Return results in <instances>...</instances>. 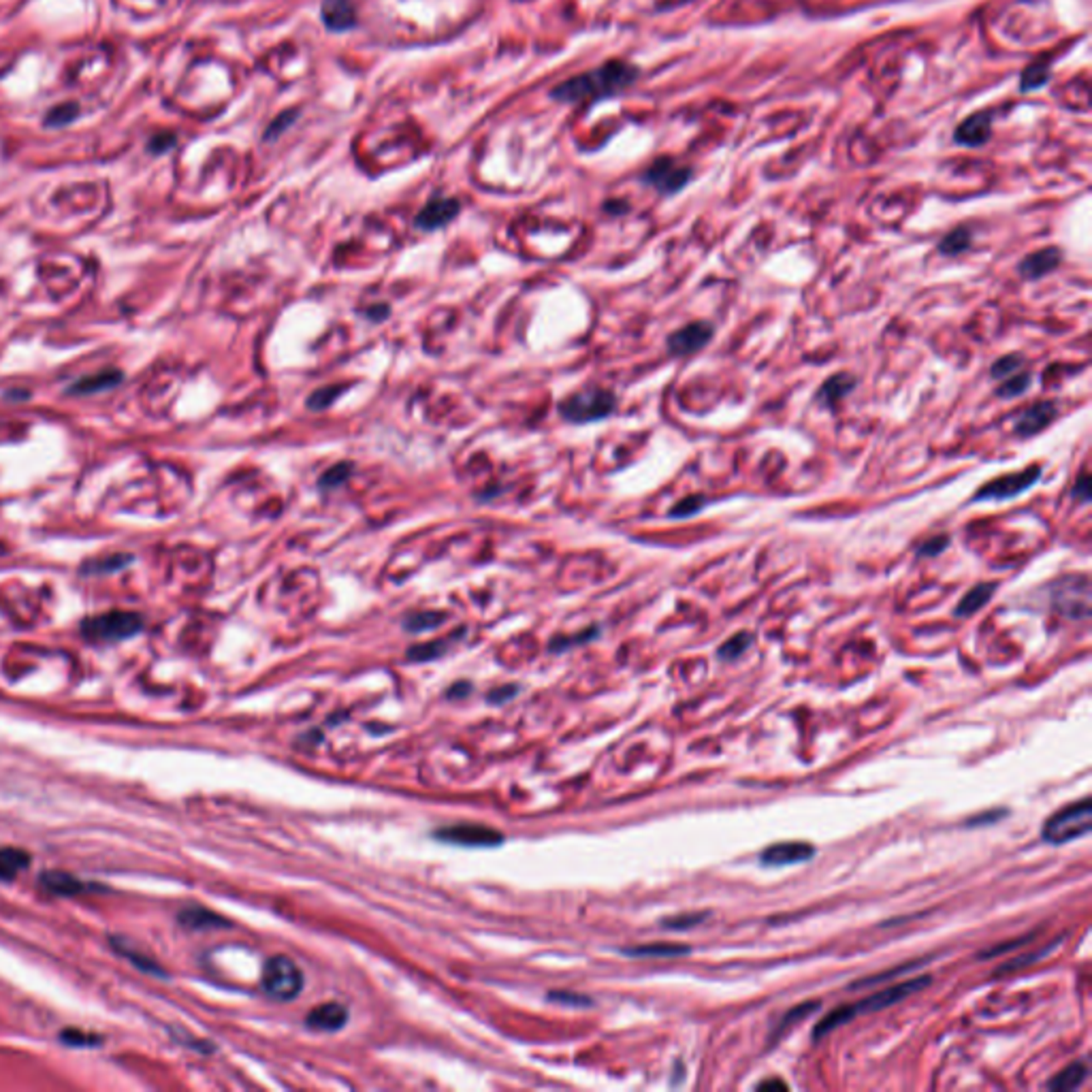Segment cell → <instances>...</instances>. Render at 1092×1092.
Returning <instances> with one entry per match:
<instances>
[{"label":"cell","mask_w":1092,"mask_h":1092,"mask_svg":"<svg viewBox=\"0 0 1092 1092\" xmlns=\"http://www.w3.org/2000/svg\"><path fill=\"white\" fill-rule=\"evenodd\" d=\"M636 79H638V68L623 62V60H610L595 71L576 75V77L559 83L553 90V97L563 102L600 101V98L623 92Z\"/></svg>","instance_id":"cell-1"},{"label":"cell","mask_w":1092,"mask_h":1092,"mask_svg":"<svg viewBox=\"0 0 1092 1092\" xmlns=\"http://www.w3.org/2000/svg\"><path fill=\"white\" fill-rule=\"evenodd\" d=\"M1050 604L1054 613L1067 619L1090 617V578L1086 574H1065L1050 583Z\"/></svg>","instance_id":"cell-2"},{"label":"cell","mask_w":1092,"mask_h":1092,"mask_svg":"<svg viewBox=\"0 0 1092 1092\" xmlns=\"http://www.w3.org/2000/svg\"><path fill=\"white\" fill-rule=\"evenodd\" d=\"M1092 828V802L1084 798L1080 802L1067 805L1045 821L1041 836L1052 845H1063L1086 836Z\"/></svg>","instance_id":"cell-3"},{"label":"cell","mask_w":1092,"mask_h":1092,"mask_svg":"<svg viewBox=\"0 0 1092 1092\" xmlns=\"http://www.w3.org/2000/svg\"><path fill=\"white\" fill-rule=\"evenodd\" d=\"M143 629V617L128 610H112L82 621V634L90 643H117L139 634Z\"/></svg>","instance_id":"cell-4"},{"label":"cell","mask_w":1092,"mask_h":1092,"mask_svg":"<svg viewBox=\"0 0 1092 1092\" xmlns=\"http://www.w3.org/2000/svg\"><path fill=\"white\" fill-rule=\"evenodd\" d=\"M303 970L288 956H271L263 966V990L275 1000H293L303 990Z\"/></svg>","instance_id":"cell-5"},{"label":"cell","mask_w":1092,"mask_h":1092,"mask_svg":"<svg viewBox=\"0 0 1092 1092\" xmlns=\"http://www.w3.org/2000/svg\"><path fill=\"white\" fill-rule=\"evenodd\" d=\"M617 408V397L606 389H591L578 390L574 395L566 397L563 404L559 405V412L563 419L572 423H591V420H602L608 414H613Z\"/></svg>","instance_id":"cell-6"},{"label":"cell","mask_w":1092,"mask_h":1092,"mask_svg":"<svg viewBox=\"0 0 1092 1092\" xmlns=\"http://www.w3.org/2000/svg\"><path fill=\"white\" fill-rule=\"evenodd\" d=\"M1041 474H1044L1041 465H1030V468L1020 469V472H1011L995 478V480H990V483L981 484L977 489L975 495L970 498V504L1005 502V499L1018 498V495H1022V493H1026L1039 483Z\"/></svg>","instance_id":"cell-7"},{"label":"cell","mask_w":1092,"mask_h":1092,"mask_svg":"<svg viewBox=\"0 0 1092 1092\" xmlns=\"http://www.w3.org/2000/svg\"><path fill=\"white\" fill-rule=\"evenodd\" d=\"M931 981H932L931 975H921V977H913V980L902 981V984H896V985H890V988L879 990V992H875V995H871V996H866V999L858 1000L856 1005H849V1007H851V1011H853V1018H856V1015H862V1014H875V1011L887 1010V1007H892V1005L901 1003V1000H905L907 996H911V995H916V992H920V990H924L928 984H931Z\"/></svg>","instance_id":"cell-8"},{"label":"cell","mask_w":1092,"mask_h":1092,"mask_svg":"<svg viewBox=\"0 0 1092 1092\" xmlns=\"http://www.w3.org/2000/svg\"><path fill=\"white\" fill-rule=\"evenodd\" d=\"M693 171L689 166L678 165L674 158L670 156H662L653 162V165H648V169L644 171L643 180L647 181L648 186H653L655 191L659 195H677L681 192L685 186L692 181Z\"/></svg>","instance_id":"cell-9"},{"label":"cell","mask_w":1092,"mask_h":1092,"mask_svg":"<svg viewBox=\"0 0 1092 1092\" xmlns=\"http://www.w3.org/2000/svg\"><path fill=\"white\" fill-rule=\"evenodd\" d=\"M715 337V325L711 320H693L677 329L668 337V352L674 356H692L704 350Z\"/></svg>","instance_id":"cell-10"},{"label":"cell","mask_w":1092,"mask_h":1092,"mask_svg":"<svg viewBox=\"0 0 1092 1092\" xmlns=\"http://www.w3.org/2000/svg\"><path fill=\"white\" fill-rule=\"evenodd\" d=\"M434 836L444 843L465 845V847H495L504 843V834L498 830L478 824H457L435 830Z\"/></svg>","instance_id":"cell-11"},{"label":"cell","mask_w":1092,"mask_h":1092,"mask_svg":"<svg viewBox=\"0 0 1092 1092\" xmlns=\"http://www.w3.org/2000/svg\"><path fill=\"white\" fill-rule=\"evenodd\" d=\"M1056 419H1058L1056 401L1052 400L1037 401V404L1026 405V408L1020 410L1018 414H1015L1014 434L1020 435V438H1035L1037 434L1048 429L1050 424L1056 423Z\"/></svg>","instance_id":"cell-12"},{"label":"cell","mask_w":1092,"mask_h":1092,"mask_svg":"<svg viewBox=\"0 0 1092 1092\" xmlns=\"http://www.w3.org/2000/svg\"><path fill=\"white\" fill-rule=\"evenodd\" d=\"M1063 250L1058 248V246H1048V248L1026 254L1018 263V275L1026 280V282H1037V280L1056 271L1060 263H1063Z\"/></svg>","instance_id":"cell-13"},{"label":"cell","mask_w":1092,"mask_h":1092,"mask_svg":"<svg viewBox=\"0 0 1092 1092\" xmlns=\"http://www.w3.org/2000/svg\"><path fill=\"white\" fill-rule=\"evenodd\" d=\"M813 856H815L813 845L792 841V843H777V845H771V847H766L764 851L760 853V862L762 866L781 868V866H792V864L807 862V860H811Z\"/></svg>","instance_id":"cell-14"},{"label":"cell","mask_w":1092,"mask_h":1092,"mask_svg":"<svg viewBox=\"0 0 1092 1092\" xmlns=\"http://www.w3.org/2000/svg\"><path fill=\"white\" fill-rule=\"evenodd\" d=\"M459 210H461V205H459L457 199L435 196V199H431L429 203L420 210V214L416 216V225H419L423 231L442 229V226L449 225L450 220L457 218Z\"/></svg>","instance_id":"cell-15"},{"label":"cell","mask_w":1092,"mask_h":1092,"mask_svg":"<svg viewBox=\"0 0 1092 1092\" xmlns=\"http://www.w3.org/2000/svg\"><path fill=\"white\" fill-rule=\"evenodd\" d=\"M856 386H858L856 375L849 374V371H839V374H832L830 378H826L824 385L819 386L817 393H815V401H817L819 408L836 410V404L843 401L849 393H853Z\"/></svg>","instance_id":"cell-16"},{"label":"cell","mask_w":1092,"mask_h":1092,"mask_svg":"<svg viewBox=\"0 0 1092 1092\" xmlns=\"http://www.w3.org/2000/svg\"><path fill=\"white\" fill-rule=\"evenodd\" d=\"M990 136H992V117L985 112L969 116L954 132L956 143L965 147H981L990 141Z\"/></svg>","instance_id":"cell-17"},{"label":"cell","mask_w":1092,"mask_h":1092,"mask_svg":"<svg viewBox=\"0 0 1092 1092\" xmlns=\"http://www.w3.org/2000/svg\"><path fill=\"white\" fill-rule=\"evenodd\" d=\"M348 1022V1010L341 1003H322L307 1014L305 1024L314 1030H341Z\"/></svg>","instance_id":"cell-18"},{"label":"cell","mask_w":1092,"mask_h":1092,"mask_svg":"<svg viewBox=\"0 0 1092 1092\" xmlns=\"http://www.w3.org/2000/svg\"><path fill=\"white\" fill-rule=\"evenodd\" d=\"M322 22L335 32H344L356 26V9L352 0H322Z\"/></svg>","instance_id":"cell-19"},{"label":"cell","mask_w":1092,"mask_h":1092,"mask_svg":"<svg viewBox=\"0 0 1092 1092\" xmlns=\"http://www.w3.org/2000/svg\"><path fill=\"white\" fill-rule=\"evenodd\" d=\"M39 883L45 892L54 894V896H77V894L90 890L88 883L82 881L75 875L64 873V871H45L39 877Z\"/></svg>","instance_id":"cell-20"},{"label":"cell","mask_w":1092,"mask_h":1092,"mask_svg":"<svg viewBox=\"0 0 1092 1092\" xmlns=\"http://www.w3.org/2000/svg\"><path fill=\"white\" fill-rule=\"evenodd\" d=\"M996 589H999V583H977L975 587H970V589L962 595V600L958 602V606H956L954 614L958 619L973 617V614L980 613V610L995 598Z\"/></svg>","instance_id":"cell-21"},{"label":"cell","mask_w":1092,"mask_h":1092,"mask_svg":"<svg viewBox=\"0 0 1092 1092\" xmlns=\"http://www.w3.org/2000/svg\"><path fill=\"white\" fill-rule=\"evenodd\" d=\"M181 926L191 928V931H207V928H229L231 921L226 917L218 916V913L210 911V909L203 907H188L177 916Z\"/></svg>","instance_id":"cell-22"},{"label":"cell","mask_w":1092,"mask_h":1092,"mask_svg":"<svg viewBox=\"0 0 1092 1092\" xmlns=\"http://www.w3.org/2000/svg\"><path fill=\"white\" fill-rule=\"evenodd\" d=\"M122 382V374L117 370H102L97 371L92 375H86V378H79L73 386H71V393L75 395H86V393H98V390H107L113 389Z\"/></svg>","instance_id":"cell-23"},{"label":"cell","mask_w":1092,"mask_h":1092,"mask_svg":"<svg viewBox=\"0 0 1092 1092\" xmlns=\"http://www.w3.org/2000/svg\"><path fill=\"white\" fill-rule=\"evenodd\" d=\"M692 951L689 946L681 943H651V946H634L621 947V954L632 956V958H678Z\"/></svg>","instance_id":"cell-24"},{"label":"cell","mask_w":1092,"mask_h":1092,"mask_svg":"<svg viewBox=\"0 0 1092 1092\" xmlns=\"http://www.w3.org/2000/svg\"><path fill=\"white\" fill-rule=\"evenodd\" d=\"M1088 1078V1063L1086 1060H1078V1063H1071L1069 1067H1065L1063 1071L1054 1075L1052 1080L1048 1082L1050 1090H1058V1092H1069L1075 1090V1088L1082 1086Z\"/></svg>","instance_id":"cell-25"},{"label":"cell","mask_w":1092,"mask_h":1092,"mask_svg":"<svg viewBox=\"0 0 1092 1092\" xmlns=\"http://www.w3.org/2000/svg\"><path fill=\"white\" fill-rule=\"evenodd\" d=\"M970 244H973V233H970L969 226H956V229H951L950 233L943 235V239L939 241L936 250H939V254H943V256L954 259V256H960V254L969 252Z\"/></svg>","instance_id":"cell-26"},{"label":"cell","mask_w":1092,"mask_h":1092,"mask_svg":"<svg viewBox=\"0 0 1092 1092\" xmlns=\"http://www.w3.org/2000/svg\"><path fill=\"white\" fill-rule=\"evenodd\" d=\"M30 866V853L20 847H0V879L9 881Z\"/></svg>","instance_id":"cell-27"},{"label":"cell","mask_w":1092,"mask_h":1092,"mask_svg":"<svg viewBox=\"0 0 1092 1092\" xmlns=\"http://www.w3.org/2000/svg\"><path fill=\"white\" fill-rule=\"evenodd\" d=\"M1030 382H1033V374H1030V371L1020 370L1018 374L1000 380L999 389H996V395L1003 397V400H1015V397L1024 395V393L1030 389Z\"/></svg>","instance_id":"cell-28"},{"label":"cell","mask_w":1092,"mask_h":1092,"mask_svg":"<svg viewBox=\"0 0 1092 1092\" xmlns=\"http://www.w3.org/2000/svg\"><path fill=\"white\" fill-rule=\"evenodd\" d=\"M132 561L131 555L122 553V555H107V557H98V559L88 561V563H83V574H109V572H117L120 568L128 566Z\"/></svg>","instance_id":"cell-29"},{"label":"cell","mask_w":1092,"mask_h":1092,"mask_svg":"<svg viewBox=\"0 0 1092 1092\" xmlns=\"http://www.w3.org/2000/svg\"><path fill=\"white\" fill-rule=\"evenodd\" d=\"M751 643H753V636L749 632H738V634L727 638L722 647L717 648V658L723 659V662H734L751 647Z\"/></svg>","instance_id":"cell-30"},{"label":"cell","mask_w":1092,"mask_h":1092,"mask_svg":"<svg viewBox=\"0 0 1092 1092\" xmlns=\"http://www.w3.org/2000/svg\"><path fill=\"white\" fill-rule=\"evenodd\" d=\"M851 1018H853V1011H851V1007H849V1005H845V1007H836V1010L830 1011V1014L826 1015V1018L821 1020L817 1026H815L813 1039L826 1037V1035H830L832 1030L839 1029V1026L847 1024Z\"/></svg>","instance_id":"cell-31"},{"label":"cell","mask_w":1092,"mask_h":1092,"mask_svg":"<svg viewBox=\"0 0 1092 1092\" xmlns=\"http://www.w3.org/2000/svg\"><path fill=\"white\" fill-rule=\"evenodd\" d=\"M1020 370H1024V356L1018 355V352H1011V355H1005L1000 359H996L990 367V378L992 380H1005V378H1010V375L1018 374Z\"/></svg>","instance_id":"cell-32"},{"label":"cell","mask_w":1092,"mask_h":1092,"mask_svg":"<svg viewBox=\"0 0 1092 1092\" xmlns=\"http://www.w3.org/2000/svg\"><path fill=\"white\" fill-rule=\"evenodd\" d=\"M112 946L116 947L117 954L124 956V958H128V960H131L132 965L139 966V969L146 970V973H150V975H162V973H165V970H162L161 966L156 965V962L150 960V958H146V956H143V954H136V951H132L131 947L124 946L122 941H117L116 936H113V939H112Z\"/></svg>","instance_id":"cell-33"},{"label":"cell","mask_w":1092,"mask_h":1092,"mask_svg":"<svg viewBox=\"0 0 1092 1092\" xmlns=\"http://www.w3.org/2000/svg\"><path fill=\"white\" fill-rule=\"evenodd\" d=\"M449 640H435V643H424V644H416L408 651V659L412 662H429V659L442 658L446 651H449Z\"/></svg>","instance_id":"cell-34"},{"label":"cell","mask_w":1092,"mask_h":1092,"mask_svg":"<svg viewBox=\"0 0 1092 1092\" xmlns=\"http://www.w3.org/2000/svg\"><path fill=\"white\" fill-rule=\"evenodd\" d=\"M708 506V499L700 493H693V495H687V498H682L681 502L674 504V508L670 510V517L673 519H689L693 514H697L700 510Z\"/></svg>","instance_id":"cell-35"},{"label":"cell","mask_w":1092,"mask_h":1092,"mask_svg":"<svg viewBox=\"0 0 1092 1092\" xmlns=\"http://www.w3.org/2000/svg\"><path fill=\"white\" fill-rule=\"evenodd\" d=\"M348 389V385H335V386H322V389L314 390L312 395L307 397V408L312 410H325L337 400V397Z\"/></svg>","instance_id":"cell-36"},{"label":"cell","mask_w":1092,"mask_h":1092,"mask_svg":"<svg viewBox=\"0 0 1092 1092\" xmlns=\"http://www.w3.org/2000/svg\"><path fill=\"white\" fill-rule=\"evenodd\" d=\"M951 538L947 534H939V536H932L928 540L921 542L920 546L916 548L917 557H924V559H932V557H939L950 548Z\"/></svg>","instance_id":"cell-37"},{"label":"cell","mask_w":1092,"mask_h":1092,"mask_svg":"<svg viewBox=\"0 0 1092 1092\" xmlns=\"http://www.w3.org/2000/svg\"><path fill=\"white\" fill-rule=\"evenodd\" d=\"M1050 79V68L1044 67V64H1033L1022 73V79H1020V88L1024 92H1030V90L1041 88L1045 82Z\"/></svg>","instance_id":"cell-38"},{"label":"cell","mask_w":1092,"mask_h":1092,"mask_svg":"<svg viewBox=\"0 0 1092 1092\" xmlns=\"http://www.w3.org/2000/svg\"><path fill=\"white\" fill-rule=\"evenodd\" d=\"M444 619H446V617H444L442 613H416V614H410L404 625L408 632H424V629L438 628Z\"/></svg>","instance_id":"cell-39"},{"label":"cell","mask_w":1092,"mask_h":1092,"mask_svg":"<svg viewBox=\"0 0 1092 1092\" xmlns=\"http://www.w3.org/2000/svg\"><path fill=\"white\" fill-rule=\"evenodd\" d=\"M817 1007H819V1003H817V1000H809V1003H802V1005H796V1007H794V1010H792V1011H790V1014H785V1015H783V1018H781V1022H779V1029H777V1035H781V1033H785V1030L790 1029V1026H794V1024H796V1022H798V1020H805V1018H809V1015H811V1014H813V1011H815V1010H817Z\"/></svg>","instance_id":"cell-40"},{"label":"cell","mask_w":1092,"mask_h":1092,"mask_svg":"<svg viewBox=\"0 0 1092 1092\" xmlns=\"http://www.w3.org/2000/svg\"><path fill=\"white\" fill-rule=\"evenodd\" d=\"M707 916L708 913H681V916L662 920V926L668 928V931H689V928L702 924V920H707Z\"/></svg>","instance_id":"cell-41"},{"label":"cell","mask_w":1092,"mask_h":1092,"mask_svg":"<svg viewBox=\"0 0 1092 1092\" xmlns=\"http://www.w3.org/2000/svg\"><path fill=\"white\" fill-rule=\"evenodd\" d=\"M60 1041H62L64 1045H73V1048H86V1045L101 1044V1037H94V1035L83 1033V1030L68 1029L60 1033Z\"/></svg>","instance_id":"cell-42"},{"label":"cell","mask_w":1092,"mask_h":1092,"mask_svg":"<svg viewBox=\"0 0 1092 1092\" xmlns=\"http://www.w3.org/2000/svg\"><path fill=\"white\" fill-rule=\"evenodd\" d=\"M350 472H352V465H350V464H337L335 468L329 469L327 474H322V478H320V489H331V487H337V484H341V483H344V480H346L348 476H350Z\"/></svg>","instance_id":"cell-43"},{"label":"cell","mask_w":1092,"mask_h":1092,"mask_svg":"<svg viewBox=\"0 0 1092 1092\" xmlns=\"http://www.w3.org/2000/svg\"><path fill=\"white\" fill-rule=\"evenodd\" d=\"M1090 487H1092L1090 474L1082 472V474H1080L1078 480H1075V484H1073L1071 498L1075 499V502H1080V504H1088V502H1090Z\"/></svg>","instance_id":"cell-44"},{"label":"cell","mask_w":1092,"mask_h":1092,"mask_svg":"<svg viewBox=\"0 0 1092 1092\" xmlns=\"http://www.w3.org/2000/svg\"><path fill=\"white\" fill-rule=\"evenodd\" d=\"M1050 950H1052V946H1050L1048 950H1044V951H1035V954H1029V956H1026V958H1022V956H1020V958H1014V960H1011V962H1007V965L1000 966L999 970H1014V969H1020V966L1030 965V962H1037L1039 958H1044L1045 951H1050Z\"/></svg>","instance_id":"cell-45"},{"label":"cell","mask_w":1092,"mask_h":1092,"mask_svg":"<svg viewBox=\"0 0 1092 1092\" xmlns=\"http://www.w3.org/2000/svg\"><path fill=\"white\" fill-rule=\"evenodd\" d=\"M548 999L566 1005H591V999H587V996L583 995H572V992H551Z\"/></svg>","instance_id":"cell-46"},{"label":"cell","mask_w":1092,"mask_h":1092,"mask_svg":"<svg viewBox=\"0 0 1092 1092\" xmlns=\"http://www.w3.org/2000/svg\"><path fill=\"white\" fill-rule=\"evenodd\" d=\"M75 113H77V107H71V109H68V105H67V107H60V109H56V112L49 113L47 124H54V127H60V124L68 122V120H71V117H73Z\"/></svg>","instance_id":"cell-47"},{"label":"cell","mask_w":1092,"mask_h":1092,"mask_svg":"<svg viewBox=\"0 0 1092 1092\" xmlns=\"http://www.w3.org/2000/svg\"><path fill=\"white\" fill-rule=\"evenodd\" d=\"M512 693H517V687H514V685H510V687L495 689V692H493L489 697H491L493 702H502V700H506V697L512 696Z\"/></svg>","instance_id":"cell-48"},{"label":"cell","mask_w":1092,"mask_h":1092,"mask_svg":"<svg viewBox=\"0 0 1092 1092\" xmlns=\"http://www.w3.org/2000/svg\"><path fill=\"white\" fill-rule=\"evenodd\" d=\"M171 146H173V135H165V139H154V141L150 143V150L162 151Z\"/></svg>","instance_id":"cell-49"},{"label":"cell","mask_w":1092,"mask_h":1092,"mask_svg":"<svg viewBox=\"0 0 1092 1092\" xmlns=\"http://www.w3.org/2000/svg\"><path fill=\"white\" fill-rule=\"evenodd\" d=\"M757 1088H779V1090H787V1084L781 1082V1080H766V1082L757 1084Z\"/></svg>","instance_id":"cell-50"},{"label":"cell","mask_w":1092,"mask_h":1092,"mask_svg":"<svg viewBox=\"0 0 1092 1092\" xmlns=\"http://www.w3.org/2000/svg\"><path fill=\"white\" fill-rule=\"evenodd\" d=\"M469 689H472V687H469L468 682H461V685H459V687L450 689V696H457V693H461V692H469Z\"/></svg>","instance_id":"cell-51"}]
</instances>
